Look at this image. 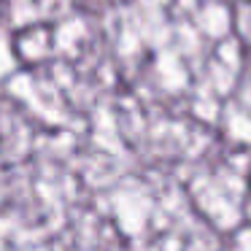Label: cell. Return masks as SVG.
Here are the masks:
<instances>
[{"instance_id":"1","label":"cell","mask_w":251,"mask_h":251,"mask_svg":"<svg viewBox=\"0 0 251 251\" xmlns=\"http://www.w3.org/2000/svg\"><path fill=\"white\" fill-rule=\"evenodd\" d=\"M249 192H251V170H249Z\"/></svg>"}]
</instances>
